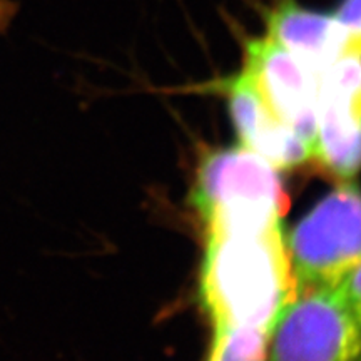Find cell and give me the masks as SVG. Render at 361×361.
Wrapping results in <instances>:
<instances>
[{
	"mask_svg": "<svg viewBox=\"0 0 361 361\" xmlns=\"http://www.w3.org/2000/svg\"><path fill=\"white\" fill-rule=\"evenodd\" d=\"M200 296L214 326L269 333L296 295L281 228L261 233L209 231Z\"/></svg>",
	"mask_w": 361,
	"mask_h": 361,
	"instance_id": "cell-1",
	"label": "cell"
},
{
	"mask_svg": "<svg viewBox=\"0 0 361 361\" xmlns=\"http://www.w3.org/2000/svg\"><path fill=\"white\" fill-rule=\"evenodd\" d=\"M209 231L261 233L281 228L290 206L278 169L245 146L202 157L191 192Z\"/></svg>",
	"mask_w": 361,
	"mask_h": 361,
	"instance_id": "cell-2",
	"label": "cell"
},
{
	"mask_svg": "<svg viewBox=\"0 0 361 361\" xmlns=\"http://www.w3.org/2000/svg\"><path fill=\"white\" fill-rule=\"evenodd\" d=\"M298 290L335 286L361 263V189L341 184L295 226L286 243Z\"/></svg>",
	"mask_w": 361,
	"mask_h": 361,
	"instance_id": "cell-3",
	"label": "cell"
},
{
	"mask_svg": "<svg viewBox=\"0 0 361 361\" xmlns=\"http://www.w3.org/2000/svg\"><path fill=\"white\" fill-rule=\"evenodd\" d=\"M268 361H361V326L338 284L296 291L271 328Z\"/></svg>",
	"mask_w": 361,
	"mask_h": 361,
	"instance_id": "cell-4",
	"label": "cell"
},
{
	"mask_svg": "<svg viewBox=\"0 0 361 361\" xmlns=\"http://www.w3.org/2000/svg\"><path fill=\"white\" fill-rule=\"evenodd\" d=\"M313 159L336 178L361 169V51L350 47L318 72Z\"/></svg>",
	"mask_w": 361,
	"mask_h": 361,
	"instance_id": "cell-5",
	"label": "cell"
},
{
	"mask_svg": "<svg viewBox=\"0 0 361 361\" xmlns=\"http://www.w3.org/2000/svg\"><path fill=\"white\" fill-rule=\"evenodd\" d=\"M243 72L271 112L314 147L318 74L268 34L245 40Z\"/></svg>",
	"mask_w": 361,
	"mask_h": 361,
	"instance_id": "cell-6",
	"label": "cell"
},
{
	"mask_svg": "<svg viewBox=\"0 0 361 361\" xmlns=\"http://www.w3.org/2000/svg\"><path fill=\"white\" fill-rule=\"evenodd\" d=\"M221 89L243 146L276 169H291L313 159V144L271 112L245 72L224 79Z\"/></svg>",
	"mask_w": 361,
	"mask_h": 361,
	"instance_id": "cell-7",
	"label": "cell"
},
{
	"mask_svg": "<svg viewBox=\"0 0 361 361\" xmlns=\"http://www.w3.org/2000/svg\"><path fill=\"white\" fill-rule=\"evenodd\" d=\"M266 34L281 44L316 74L351 47L335 16L310 11L296 0H273L266 11Z\"/></svg>",
	"mask_w": 361,
	"mask_h": 361,
	"instance_id": "cell-8",
	"label": "cell"
},
{
	"mask_svg": "<svg viewBox=\"0 0 361 361\" xmlns=\"http://www.w3.org/2000/svg\"><path fill=\"white\" fill-rule=\"evenodd\" d=\"M268 335L256 328L214 326L206 361H268Z\"/></svg>",
	"mask_w": 361,
	"mask_h": 361,
	"instance_id": "cell-9",
	"label": "cell"
},
{
	"mask_svg": "<svg viewBox=\"0 0 361 361\" xmlns=\"http://www.w3.org/2000/svg\"><path fill=\"white\" fill-rule=\"evenodd\" d=\"M333 16L348 34L351 47L361 51V0H341Z\"/></svg>",
	"mask_w": 361,
	"mask_h": 361,
	"instance_id": "cell-10",
	"label": "cell"
},
{
	"mask_svg": "<svg viewBox=\"0 0 361 361\" xmlns=\"http://www.w3.org/2000/svg\"><path fill=\"white\" fill-rule=\"evenodd\" d=\"M343 298L348 303L351 313L361 326V263L356 264L345 278L338 283Z\"/></svg>",
	"mask_w": 361,
	"mask_h": 361,
	"instance_id": "cell-11",
	"label": "cell"
},
{
	"mask_svg": "<svg viewBox=\"0 0 361 361\" xmlns=\"http://www.w3.org/2000/svg\"><path fill=\"white\" fill-rule=\"evenodd\" d=\"M12 16V6L6 0H0V27H2Z\"/></svg>",
	"mask_w": 361,
	"mask_h": 361,
	"instance_id": "cell-12",
	"label": "cell"
}]
</instances>
